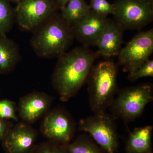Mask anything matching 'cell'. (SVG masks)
<instances>
[{
  "instance_id": "6da1fadb",
  "label": "cell",
  "mask_w": 153,
  "mask_h": 153,
  "mask_svg": "<svg viewBox=\"0 0 153 153\" xmlns=\"http://www.w3.org/2000/svg\"><path fill=\"white\" fill-rule=\"evenodd\" d=\"M99 57L96 52L82 46L57 57L52 83L61 101H67L78 93L86 82L93 63Z\"/></svg>"
},
{
  "instance_id": "7a4b0ae2",
  "label": "cell",
  "mask_w": 153,
  "mask_h": 153,
  "mask_svg": "<svg viewBox=\"0 0 153 153\" xmlns=\"http://www.w3.org/2000/svg\"><path fill=\"white\" fill-rule=\"evenodd\" d=\"M31 47L39 57H58L71 46L74 37L72 27L57 12L33 31Z\"/></svg>"
},
{
  "instance_id": "3957f363",
  "label": "cell",
  "mask_w": 153,
  "mask_h": 153,
  "mask_svg": "<svg viewBox=\"0 0 153 153\" xmlns=\"http://www.w3.org/2000/svg\"><path fill=\"white\" fill-rule=\"evenodd\" d=\"M117 65L111 60L91 67L86 82L91 108L94 113L105 112L112 103L117 86Z\"/></svg>"
},
{
  "instance_id": "277c9868",
  "label": "cell",
  "mask_w": 153,
  "mask_h": 153,
  "mask_svg": "<svg viewBox=\"0 0 153 153\" xmlns=\"http://www.w3.org/2000/svg\"><path fill=\"white\" fill-rule=\"evenodd\" d=\"M153 99L152 85L145 83L123 89L110 106L117 116L129 122L139 117Z\"/></svg>"
},
{
  "instance_id": "5b68a950",
  "label": "cell",
  "mask_w": 153,
  "mask_h": 153,
  "mask_svg": "<svg viewBox=\"0 0 153 153\" xmlns=\"http://www.w3.org/2000/svg\"><path fill=\"white\" fill-rule=\"evenodd\" d=\"M113 20L125 30H142L153 19V1L149 0H115Z\"/></svg>"
},
{
  "instance_id": "8992f818",
  "label": "cell",
  "mask_w": 153,
  "mask_h": 153,
  "mask_svg": "<svg viewBox=\"0 0 153 153\" xmlns=\"http://www.w3.org/2000/svg\"><path fill=\"white\" fill-rule=\"evenodd\" d=\"M59 10L55 0H22L15 9L16 22L21 30L33 32Z\"/></svg>"
},
{
  "instance_id": "52a82bcc",
  "label": "cell",
  "mask_w": 153,
  "mask_h": 153,
  "mask_svg": "<svg viewBox=\"0 0 153 153\" xmlns=\"http://www.w3.org/2000/svg\"><path fill=\"white\" fill-rule=\"evenodd\" d=\"M94 114L81 120L78 129L89 134L105 153H115L118 140L113 119L105 111Z\"/></svg>"
},
{
  "instance_id": "ba28073f",
  "label": "cell",
  "mask_w": 153,
  "mask_h": 153,
  "mask_svg": "<svg viewBox=\"0 0 153 153\" xmlns=\"http://www.w3.org/2000/svg\"><path fill=\"white\" fill-rule=\"evenodd\" d=\"M153 52V29L141 31L121 49L117 55L119 64L125 72H131L149 59Z\"/></svg>"
},
{
  "instance_id": "9c48e42d",
  "label": "cell",
  "mask_w": 153,
  "mask_h": 153,
  "mask_svg": "<svg viewBox=\"0 0 153 153\" xmlns=\"http://www.w3.org/2000/svg\"><path fill=\"white\" fill-rule=\"evenodd\" d=\"M75 126L71 116L60 108L49 110L45 115L41 131L48 141L66 146L71 142Z\"/></svg>"
},
{
  "instance_id": "30bf717a",
  "label": "cell",
  "mask_w": 153,
  "mask_h": 153,
  "mask_svg": "<svg viewBox=\"0 0 153 153\" xmlns=\"http://www.w3.org/2000/svg\"><path fill=\"white\" fill-rule=\"evenodd\" d=\"M109 20L108 17L91 10L83 19L71 27L74 38L85 47L96 46Z\"/></svg>"
},
{
  "instance_id": "8fae6325",
  "label": "cell",
  "mask_w": 153,
  "mask_h": 153,
  "mask_svg": "<svg viewBox=\"0 0 153 153\" xmlns=\"http://www.w3.org/2000/svg\"><path fill=\"white\" fill-rule=\"evenodd\" d=\"M38 133L29 124L19 123L13 126L2 140L6 153H31L35 146Z\"/></svg>"
},
{
  "instance_id": "7c38bea8",
  "label": "cell",
  "mask_w": 153,
  "mask_h": 153,
  "mask_svg": "<svg viewBox=\"0 0 153 153\" xmlns=\"http://www.w3.org/2000/svg\"><path fill=\"white\" fill-rule=\"evenodd\" d=\"M53 100L52 97L40 91L22 97L17 108L19 117L25 123H34L48 112Z\"/></svg>"
},
{
  "instance_id": "4fadbf2b",
  "label": "cell",
  "mask_w": 153,
  "mask_h": 153,
  "mask_svg": "<svg viewBox=\"0 0 153 153\" xmlns=\"http://www.w3.org/2000/svg\"><path fill=\"white\" fill-rule=\"evenodd\" d=\"M125 30L119 24L110 19L96 46L98 49L96 52L99 56L110 57L118 55L123 43Z\"/></svg>"
},
{
  "instance_id": "5bb4252c",
  "label": "cell",
  "mask_w": 153,
  "mask_h": 153,
  "mask_svg": "<svg viewBox=\"0 0 153 153\" xmlns=\"http://www.w3.org/2000/svg\"><path fill=\"white\" fill-rule=\"evenodd\" d=\"M19 45L7 36L0 35V74H8L21 60Z\"/></svg>"
},
{
  "instance_id": "9a60e30c",
  "label": "cell",
  "mask_w": 153,
  "mask_h": 153,
  "mask_svg": "<svg viewBox=\"0 0 153 153\" xmlns=\"http://www.w3.org/2000/svg\"><path fill=\"white\" fill-rule=\"evenodd\" d=\"M152 126L134 129L126 143L127 153H152Z\"/></svg>"
},
{
  "instance_id": "2e32d148",
  "label": "cell",
  "mask_w": 153,
  "mask_h": 153,
  "mask_svg": "<svg viewBox=\"0 0 153 153\" xmlns=\"http://www.w3.org/2000/svg\"><path fill=\"white\" fill-rule=\"evenodd\" d=\"M90 10L85 0H70L60 10L63 19L72 27L83 19Z\"/></svg>"
},
{
  "instance_id": "e0dca14e",
  "label": "cell",
  "mask_w": 153,
  "mask_h": 153,
  "mask_svg": "<svg viewBox=\"0 0 153 153\" xmlns=\"http://www.w3.org/2000/svg\"><path fill=\"white\" fill-rule=\"evenodd\" d=\"M16 20L15 9L9 0H0V35L7 36Z\"/></svg>"
},
{
  "instance_id": "ac0fdd59",
  "label": "cell",
  "mask_w": 153,
  "mask_h": 153,
  "mask_svg": "<svg viewBox=\"0 0 153 153\" xmlns=\"http://www.w3.org/2000/svg\"><path fill=\"white\" fill-rule=\"evenodd\" d=\"M65 146L68 153H104L92 141L84 137H79Z\"/></svg>"
},
{
  "instance_id": "d6986e66",
  "label": "cell",
  "mask_w": 153,
  "mask_h": 153,
  "mask_svg": "<svg viewBox=\"0 0 153 153\" xmlns=\"http://www.w3.org/2000/svg\"><path fill=\"white\" fill-rule=\"evenodd\" d=\"M153 76V60L149 59L137 68L129 72L128 78L131 82L146 76Z\"/></svg>"
},
{
  "instance_id": "ffe728a7",
  "label": "cell",
  "mask_w": 153,
  "mask_h": 153,
  "mask_svg": "<svg viewBox=\"0 0 153 153\" xmlns=\"http://www.w3.org/2000/svg\"><path fill=\"white\" fill-rule=\"evenodd\" d=\"M16 107L15 102L10 100H0V118L5 120H13L19 121V118L16 113Z\"/></svg>"
},
{
  "instance_id": "44dd1931",
  "label": "cell",
  "mask_w": 153,
  "mask_h": 153,
  "mask_svg": "<svg viewBox=\"0 0 153 153\" xmlns=\"http://www.w3.org/2000/svg\"><path fill=\"white\" fill-rule=\"evenodd\" d=\"M31 153H68L66 146L48 141L35 145Z\"/></svg>"
},
{
  "instance_id": "7402d4cb",
  "label": "cell",
  "mask_w": 153,
  "mask_h": 153,
  "mask_svg": "<svg viewBox=\"0 0 153 153\" xmlns=\"http://www.w3.org/2000/svg\"><path fill=\"white\" fill-rule=\"evenodd\" d=\"M91 10L102 16H108L109 14L114 15L116 8L114 5L110 4L106 0H91Z\"/></svg>"
},
{
  "instance_id": "603a6c76",
  "label": "cell",
  "mask_w": 153,
  "mask_h": 153,
  "mask_svg": "<svg viewBox=\"0 0 153 153\" xmlns=\"http://www.w3.org/2000/svg\"><path fill=\"white\" fill-rule=\"evenodd\" d=\"M13 126L11 122L0 118V141H2Z\"/></svg>"
},
{
  "instance_id": "cb8c5ba5",
  "label": "cell",
  "mask_w": 153,
  "mask_h": 153,
  "mask_svg": "<svg viewBox=\"0 0 153 153\" xmlns=\"http://www.w3.org/2000/svg\"><path fill=\"white\" fill-rule=\"evenodd\" d=\"M55 1L57 3V4L60 7V10L65 7L66 4L70 0H55Z\"/></svg>"
},
{
  "instance_id": "d4e9b609",
  "label": "cell",
  "mask_w": 153,
  "mask_h": 153,
  "mask_svg": "<svg viewBox=\"0 0 153 153\" xmlns=\"http://www.w3.org/2000/svg\"><path fill=\"white\" fill-rule=\"evenodd\" d=\"M9 1H10V2H12L18 4V3L20 2V1H21L22 0H9Z\"/></svg>"
},
{
  "instance_id": "484cf974",
  "label": "cell",
  "mask_w": 153,
  "mask_h": 153,
  "mask_svg": "<svg viewBox=\"0 0 153 153\" xmlns=\"http://www.w3.org/2000/svg\"><path fill=\"white\" fill-rule=\"evenodd\" d=\"M149 1H153V0H149Z\"/></svg>"
}]
</instances>
